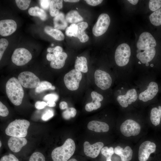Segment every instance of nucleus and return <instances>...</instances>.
<instances>
[{
	"mask_svg": "<svg viewBox=\"0 0 161 161\" xmlns=\"http://www.w3.org/2000/svg\"><path fill=\"white\" fill-rule=\"evenodd\" d=\"M93 102L94 103L95 105L94 110H96L100 107L101 104L100 102L96 100Z\"/></svg>",
	"mask_w": 161,
	"mask_h": 161,
	"instance_id": "3c124183",
	"label": "nucleus"
},
{
	"mask_svg": "<svg viewBox=\"0 0 161 161\" xmlns=\"http://www.w3.org/2000/svg\"><path fill=\"white\" fill-rule=\"evenodd\" d=\"M91 96L92 99V102L96 100L100 102L102 101L103 99L102 95L95 91H93L91 92Z\"/></svg>",
	"mask_w": 161,
	"mask_h": 161,
	"instance_id": "c03bdc74",
	"label": "nucleus"
},
{
	"mask_svg": "<svg viewBox=\"0 0 161 161\" xmlns=\"http://www.w3.org/2000/svg\"><path fill=\"white\" fill-rule=\"evenodd\" d=\"M75 68L80 72L86 73L88 71L86 58L84 56L78 57L75 61Z\"/></svg>",
	"mask_w": 161,
	"mask_h": 161,
	"instance_id": "b1692460",
	"label": "nucleus"
},
{
	"mask_svg": "<svg viewBox=\"0 0 161 161\" xmlns=\"http://www.w3.org/2000/svg\"><path fill=\"white\" fill-rule=\"evenodd\" d=\"M54 115L53 111L51 109L47 110L41 116L42 120L46 121L52 117Z\"/></svg>",
	"mask_w": 161,
	"mask_h": 161,
	"instance_id": "ea45409f",
	"label": "nucleus"
},
{
	"mask_svg": "<svg viewBox=\"0 0 161 161\" xmlns=\"http://www.w3.org/2000/svg\"><path fill=\"white\" fill-rule=\"evenodd\" d=\"M52 86L51 83L47 81H42L35 88V91L37 93H39L45 90L51 89Z\"/></svg>",
	"mask_w": 161,
	"mask_h": 161,
	"instance_id": "7c9ffc66",
	"label": "nucleus"
},
{
	"mask_svg": "<svg viewBox=\"0 0 161 161\" xmlns=\"http://www.w3.org/2000/svg\"><path fill=\"white\" fill-rule=\"evenodd\" d=\"M18 80L22 86L27 88H36L40 83L39 78L29 71L21 72L18 76Z\"/></svg>",
	"mask_w": 161,
	"mask_h": 161,
	"instance_id": "423d86ee",
	"label": "nucleus"
},
{
	"mask_svg": "<svg viewBox=\"0 0 161 161\" xmlns=\"http://www.w3.org/2000/svg\"><path fill=\"white\" fill-rule=\"evenodd\" d=\"M151 67L153 66V64H151Z\"/></svg>",
	"mask_w": 161,
	"mask_h": 161,
	"instance_id": "680f3d73",
	"label": "nucleus"
},
{
	"mask_svg": "<svg viewBox=\"0 0 161 161\" xmlns=\"http://www.w3.org/2000/svg\"><path fill=\"white\" fill-rule=\"evenodd\" d=\"M47 105V103L43 101H37L35 104V107L38 109H41L44 108Z\"/></svg>",
	"mask_w": 161,
	"mask_h": 161,
	"instance_id": "49530a36",
	"label": "nucleus"
},
{
	"mask_svg": "<svg viewBox=\"0 0 161 161\" xmlns=\"http://www.w3.org/2000/svg\"><path fill=\"white\" fill-rule=\"evenodd\" d=\"M8 45V42L5 38L0 39V60L1 59Z\"/></svg>",
	"mask_w": 161,
	"mask_h": 161,
	"instance_id": "58836bf2",
	"label": "nucleus"
},
{
	"mask_svg": "<svg viewBox=\"0 0 161 161\" xmlns=\"http://www.w3.org/2000/svg\"><path fill=\"white\" fill-rule=\"evenodd\" d=\"M75 149L74 140L68 138L63 145L53 149L51 153L52 158L53 161H67L73 154Z\"/></svg>",
	"mask_w": 161,
	"mask_h": 161,
	"instance_id": "f03ea898",
	"label": "nucleus"
},
{
	"mask_svg": "<svg viewBox=\"0 0 161 161\" xmlns=\"http://www.w3.org/2000/svg\"><path fill=\"white\" fill-rule=\"evenodd\" d=\"M87 128L90 130L98 132H106L109 130V126L107 124L96 120L89 122L88 124Z\"/></svg>",
	"mask_w": 161,
	"mask_h": 161,
	"instance_id": "aec40b11",
	"label": "nucleus"
},
{
	"mask_svg": "<svg viewBox=\"0 0 161 161\" xmlns=\"http://www.w3.org/2000/svg\"><path fill=\"white\" fill-rule=\"evenodd\" d=\"M78 30V27L77 24H72L66 28L65 33L68 36L75 37L77 33Z\"/></svg>",
	"mask_w": 161,
	"mask_h": 161,
	"instance_id": "72a5a7b5",
	"label": "nucleus"
},
{
	"mask_svg": "<svg viewBox=\"0 0 161 161\" xmlns=\"http://www.w3.org/2000/svg\"><path fill=\"white\" fill-rule=\"evenodd\" d=\"M52 46H53V44H52Z\"/></svg>",
	"mask_w": 161,
	"mask_h": 161,
	"instance_id": "0e129e2a",
	"label": "nucleus"
},
{
	"mask_svg": "<svg viewBox=\"0 0 161 161\" xmlns=\"http://www.w3.org/2000/svg\"><path fill=\"white\" fill-rule=\"evenodd\" d=\"M145 65L146 66H148L149 65V64L148 63H147L145 64Z\"/></svg>",
	"mask_w": 161,
	"mask_h": 161,
	"instance_id": "bf43d9fd",
	"label": "nucleus"
},
{
	"mask_svg": "<svg viewBox=\"0 0 161 161\" xmlns=\"http://www.w3.org/2000/svg\"><path fill=\"white\" fill-rule=\"evenodd\" d=\"M138 63L139 64H141V63H140V61H139V62H138Z\"/></svg>",
	"mask_w": 161,
	"mask_h": 161,
	"instance_id": "e2e57ef3",
	"label": "nucleus"
},
{
	"mask_svg": "<svg viewBox=\"0 0 161 161\" xmlns=\"http://www.w3.org/2000/svg\"><path fill=\"white\" fill-rule=\"evenodd\" d=\"M77 24L78 27V30L75 37L78 38L81 42H86L88 40L89 37L84 31L88 27L87 23L83 21L78 23Z\"/></svg>",
	"mask_w": 161,
	"mask_h": 161,
	"instance_id": "412c9836",
	"label": "nucleus"
},
{
	"mask_svg": "<svg viewBox=\"0 0 161 161\" xmlns=\"http://www.w3.org/2000/svg\"><path fill=\"white\" fill-rule=\"evenodd\" d=\"M161 118V106H159L158 108L154 107L151 111L150 120L152 123L156 126L160 123Z\"/></svg>",
	"mask_w": 161,
	"mask_h": 161,
	"instance_id": "393cba45",
	"label": "nucleus"
},
{
	"mask_svg": "<svg viewBox=\"0 0 161 161\" xmlns=\"http://www.w3.org/2000/svg\"><path fill=\"white\" fill-rule=\"evenodd\" d=\"M161 7V0H151L149 3V7L152 11H155Z\"/></svg>",
	"mask_w": 161,
	"mask_h": 161,
	"instance_id": "f704fd0d",
	"label": "nucleus"
},
{
	"mask_svg": "<svg viewBox=\"0 0 161 161\" xmlns=\"http://www.w3.org/2000/svg\"><path fill=\"white\" fill-rule=\"evenodd\" d=\"M141 130L140 125L131 119L127 120L121 125L120 131L124 136L129 137L135 136L140 133Z\"/></svg>",
	"mask_w": 161,
	"mask_h": 161,
	"instance_id": "1a4fd4ad",
	"label": "nucleus"
},
{
	"mask_svg": "<svg viewBox=\"0 0 161 161\" xmlns=\"http://www.w3.org/2000/svg\"><path fill=\"white\" fill-rule=\"evenodd\" d=\"M131 54L130 48L128 44L123 43L119 45L115 53L116 64L120 66L126 65L129 62Z\"/></svg>",
	"mask_w": 161,
	"mask_h": 161,
	"instance_id": "20e7f679",
	"label": "nucleus"
},
{
	"mask_svg": "<svg viewBox=\"0 0 161 161\" xmlns=\"http://www.w3.org/2000/svg\"><path fill=\"white\" fill-rule=\"evenodd\" d=\"M9 114V111L7 107L3 103L0 102V115L5 117L7 116Z\"/></svg>",
	"mask_w": 161,
	"mask_h": 161,
	"instance_id": "37998d69",
	"label": "nucleus"
},
{
	"mask_svg": "<svg viewBox=\"0 0 161 161\" xmlns=\"http://www.w3.org/2000/svg\"><path fill=\"white\" fill-rule=\"evenodd\" d=\"M47 103V105L49 107H54L56 105L55 102L53 101H48Z\"/></svg>",
	"mask_w": 161,
	"mask_h": 161,
	"instance_id": "603ef678",
	"label": "nucleus"
},
{
	"mask_svg": "<svg viewBox=\"0 0 161 161\" xmlns=\"http://www.w3.org/2000/svg\"><path fill=\"white\" fill-rule=\"evenodd\" d=\"M67 57V55L66 53L62 52L54 60L51 61L50 66L55 69H58L61 68L64 66Z\"/></svg>",
	"mask_w": 161,
	"mask_h": 161,
	"instance_id": "5701e85b",
	"label": "nucleus"
},
{
	"mask_svg": "<svg viewBox=\"0 0 161 161\" xmlns=\"http://www.w3.org/2000/svg\"><path fill=\"white\" fill-rule=\"evenodd\" d=\"M101 152V154L106 157V161H112V157L114 153V150L112 147L109 148L107 146L105 147L102 148Z\"/></svg>",
	"mask_w": 161,
	"mask_h": 161,
	"instance_id": "2f4dec72",
	"label": "nucleus"
},
{
	"mask_svg": "<svg viewBox=\"0 0 161 161\" xmlns=\"http://www.w3.org/2000/svg\"><path fill=\"white\" fill-rule=\"evenodd\" d=\"M104 145L102 142H97L91 145L88 141L83 144L84 151L85 155L92 158L96 157Z\"/></svg>",
	"mask_w": 161,
	"mask_h": 161,
	"instance_id": "ddd939ff",
	"label": "nucleus"
},
{
	"mask_svg": "<svg viewBox=\"0 0 161 161\" xmlns=\"http://www.w3.org/2000/svg\"><path fill=\"white\" fill-rule=\"evenodd\" d=\"M59 107L61 110L67 109L68 108V105L67 103L64 101L61 102L59 104Z\"/></svg>",
	"mask_w": 161,
	"mask_h": 161,
	"instance_id": "8fccbe9b",
	"label": "nucleus"
},
{
	"mask_svg": "<svg viewBox=\"0 0 161 161\" xmlns=\"http://www.w3.org/2000/svg\"><path fill=\"white\" fill-rule=\"evenodd\" d=\"M17 28L16 22L12 19H6L0 21V34L3 36L12 34Z\"/></svg>",
	"mask_w": 161,
	"mask_h": 161,
	"instance_id": "2eb2a0df",
	"label": "nucleus"
},
{
	"mask_svg": "<svg viewBox=\"0 0 161 161\" xmlns=\"http://www.w3.org/2000/svg\"><path fill=\"white\" fill-rule=\"evenodd\" d=\"M67 21L72 24H75L82 22L83 17L75 10H71L69 12L65 17Z\"/></svg>",
	"mask_w": 161,
	"mask_h": 161,
	"instance_id": "a878e982",
	"label": "nucleus"
},
{
	"mask_svg": "<svg viewBox=\"0 0 161 161\" xmlns=\"http://www.w3.org/2000/svg\"><path fill=\"white\" fill-rule=\"evenodd\" d=\"M27 143V140L24 137H11L8 140V145L12 151L17 153L20 151Z\"/></svg>",
	"mask_w": 161,
	"mask_h": 161,
	"instance_id": "f3484780",
	"label": "nucleus"
},
{
	"mask_svg": "<svg viewBox=\"0 0 161 161\" xmlns=\"http://www.w3.org/2000/svg\"><path fill=\"white\" fill-rule=\"evenodd\" d=\"M94 78L95 84L102 90H106L110 87L112 79L108 73L100 70H97L94 73Z\"/></svg>",
	"mask_w": 161,
	"mask_h": 161,
	"instance_id": "9d476101",
	"label": "nucleus"
},
{
	"mask_svg": "<svg viewBox=\"0 0 161 161\" xmlns=\"http://www.w3.org/2000/svg\"><path fill=\"white\" fill-rule=\"evenodd\" d=\"M85 1L89 5L92 6H97L101 3L103 0H86Z\"/></svg>",
	"mask_w": 161,
	"mask_h": 161,
	"instance_id": "de8ad7c7",
	"label": "nucleus"
},
{
	"mask_svg": "<svg viewBox=\"0 0 161 161\" xmlns=\"http://www.w3.org/2000/svg\"><path fill=\"white\" fill-rule=\"evenodd\" d=\"M15 1L17 7L20 9L25 10L28 8L31 0H16Z\"/></svg>",
	"mask_w": 161,
	"mask_h": 161,
	"instance_id": "c9c22d12",
	"label": "nucleus"
},
{
	"mask_svg": "<svg viewBox=\"0 0 161 161\" xmlns=\"http://www.w3.org/2000/svg\"><path fill=\"white\" fill-rule=\"evenodd\" d=\"M158 91L157 84L155 82H151L147 89L140 94L139 98L143 102L147 101L155 97Z\"/></svg>",
	"mask_w": 161,
	"mask_h": 161,
	"instance_id": "dca6fc26",
	"label": "nucleus"
},
{
	"mask_svg": "<svg viewBox=\"0 0 161 161\" xmlns=\"http://www.w3.org/2000/svg\"><path fill=\"white\" fill-rule=\"evenodd\" d=\"M110 23V18L107 14L103 13L100 14L92 28L93 35L98 37L104 34L107 30Z\"/></svg>",
	"mask_w": 161,
	"mask_h": 161,
	"instance_id": "0eeeda50",
	"label": "nucleus"
},
{
	"mask_svg": "<svg viewBox=\"0 0 161 161\" xmlns=\"http://www.w3.org/2000/svg\"><path fill=\"white\" fill-rule=\"evenodd\" d=\"M76 110L73 107H70L67 109L62 113L63 117L66 120H69L71 117H75L76 114Z\"/></svg>",
	"mask_w": 161,
	"mask_h": 161,
	"instance_id": "473e14b6",
	"label": "nucleus"
},
{
	"mask_svg": "<svg viewBox=\"0 0 161 161\" xmlns=\"http://www.w3.org/2000/svg\"><path fill=\"white\" fill-rule=\"evenodd\" d=\"M64 1L65 2H76L79 1V0H64Z\"/></svg>",
	"mask_w": 161,
	"mask_h": 161,
	"instance_id": "6e6d98bb",
	"label": "nucleus"
},
{
	"mask_svg": "<svg viewBox=\"0 0 161 161\" xmlns=\"http://www.w3.org/2000/svg\"><path fill=\"white\" fill-rule=\"evenodd\" d=\"M123 88H122V89H123Z\"/></svg>",
	"mask_w": 161,
	"mask_h": 161,
	"instance_id": "69168bd1",
	"label": "nucleus"
},
{
	"mask_svg": "<svg viewBox=\"0 0 161 161\" xmlns=\"http://www.w3.org/2000/svg\"><path fill=\"white\" fill-rule=\"evenodd\" d=\"M29 161H45L44 155L40 152L33 153L30 156Z\"/></svg>",
	"mask_w": 161,
	"mask_h": 161,
	"instance_id": "e433bc0d",
	"label": "nucleus"
},
{
	"mask_svg": "<svg viewBox=\"0 0 161 161\" xmlns=\"http://www.w3.org/2000/svg\"><path fill=\"white\" fill-rule=\"evenodd\" d=\"M128 1L131 4L133 5H135L137 4L139 1L137 0H129Z\"/></svg>",
	"mask_w": 161,
	"mask_h": 161,
	"instance_id": "864d4df0",
	"label": "nucleus"
},
{
	"mask_svg": "<svg viewBox=\"0 0 161 161\" xmlns=\"http://www.w3.org/2000/svg\"><path fill=\"white\" fill-rule=\"evenodd\" d=\"M51 1L49 0H41L39 1L41 7L45 10L48 9L50 7Z\"/></svg>",
	"mask_w": 161,
	"mask_h": 161,
	"instance_id": "a18cd8bd",
	"label": "nucleus"
},
{
	"mask_svg": "<svg viewBox=\"0 0 161 161\" xmlns=\"http://www.w3.org/2000/svg\"><path fill=\"white\" fill-rule=\"evenodd\" d=\"M52 29V27H51L47 26L45 27L44 30L45 32H46L49 31Z\"/></svg>",
	"mask_w": 161,
	"mask_h": 161,
	"instance_id": "5fc2aeb1",
	"label": "nucleus"
},
{
	"mask_svg": "<svg viewBox=\"0 0 161 161\" xmlns=\"http://www.w3.org/2000/svg\"><path fill=\"white\" fill-rule=\"evenodd\" d=\"M6 91L10 101L16 106L22 103L24 96V91L18 79L15 77L10 78L6 85Z\"/></svg>",
	"mask_w": 161,
	"mask_h": 161,
	"instance_id": "f257e3e1",
	"label": "nucleus"
},
{
	"mask_svg": "<svg viewBox=\"0 0 161 161\" xmlns=\"http://www.w3.org/2000/svg\"><path fill=\"white\" fill-rule=\"evenodd\" d=\"M156 42L153 36L150 33L144 32L140 35L137 44V50H144L156 46Z\"/></svg>",
	"mask_w": 161,
	"mask_h": 161,
	"instance_id": "9b49d317",
	"label": "nucleus"
},
{
	"mask_svg": "<svg viewBox=\"0 0 161 161\" xmlns=\"http://www.w3.org/2000/svg\"><path fill=\"white\" fill-rule=\"evenodd\" d=\"M63 1L62 0L51 1L49 12L51 16L55 17L59 14V10L63 7Z\"/></svg>",
	"mask_w": 161,
	"mask_h": 161,
	"instance_id": "bb28decb",
	"label": "nucleus"
},
{
	"mask_svg": "<svg viewBox=\"0 0 161 161\" xmlns=\"http://www.w3.org/2000/svg\"><path fill=\"white\" fill-rule=\"evenodd\" d=\"M28 13L31 16L39 17L43 21H45L47 19V16L45 11L38 7L30 8L28 10Z\"/></svg>",
	"mask_w": 161,
	"mask_h": 161,
	"instance_id": "cd10ccee",
	"label": "nucleus"
},
{
	"mask_svg": "<svg viewBox=\"0 0 161 161\" xmlns=\"http://www.w3.org/2000/svg\"><path fill=\"white\" fill-rule=\"evenodd\" d=\"M58 98V96L56 94L54 93H51L47 94L45 96L43 99L46 101H53L55 102L56 101Z\"/></svg>",
	"mask_w": 161,
	"mask_h": 161,
	"instance_id": "a19ab883",
	"label": "nucleus"
},
{
	"mask_svg": "<svg viewBox=\"0 0 161 161\" xmlns=\"http://www.w3.org/2000/svg\"><path fill=\"white\" fill-rule=\"evenodd\" d=\"M82 77L80 72L75 69H72L64 76V80L65 85L70 90H76L79 88Z\"/></svg>",
	"mask_w": 161,
	"mask_h": 161,
	"instance_id": "39448f33",
	"label": "nucleus"
},
{
	"mask_svg": "<svg viewBox=\"0 0 161 161\" xmlns=\"http://www.w3.org/2000/svg\"><path fill=\"white\" fill-rule=\"evenodd\" d=\"M45 32L56 40L62 41L64 38L63 33L59 30L52 29L49 31L46 32Z\"/></svg>",
	"mask_w": 161,
	"mask_h": 161,
	"instance_id": "c756f323",
	"label": "nucleus"
},
{
	"mask_svg": "<svg viewBox=\"0 0 161 161\" xmlns=\"http://www.w3.org/2000/svg\"><path fill=\"white\" fill-rule=\"evenodd\" d=\"M151 23L155 26L161 25V8L154 11L149 16Z\"/></svg>",
	"mask_w": 161,
	"mask_h": 161,
	"instance_id": "c85d7f7f",
	"label": "nucleus"
},
{
	"mask_svg": "<svg viewBox=\"0 0 161 161\" xmlns=\"http://www.w3.org/2000/svg\"><path fill=\"white\" fill-rule=\"evenodd\" d=\"M156 146L155 143L145 141L140 145L138 151V159L140 161H146L150 154L154 152Z\"/></svg>",
	"mask_w": 161,
	"mask_h": 161,
	"instance_id": "f8f14e48",
	"label": "nucleus"
},
{
	"mask_svg": "<svg viewBox=\"0 0 161 161\" xmlns=\"http://www.w3.org/2000/svg\"><path fill=\"white\" fill-rule=\"evenodd\" d=\"M137 98L136 91L135 89H133L128 90L125 95L118 96L117 99L121 106L126 107L129 105L136 101Z\"/></svg>",
	"mask_w": 161,
	"mask_h": 161,
	"instance_id": "4468645a",
	"label": "nucleus"
},
{
	"mask_svg": "<svg viewBox=\"0 0 161 161\" xmlns=\"http://www.w3.org/2000/svg\"><path fill=\"white\" fill-rule=\"evenodd\" d=\"M55 89V87L54 86H52V87H51V90H54Z\"/></svg>",
	"mask_w": 161,
	"mask_h": 161,
	"instance_id": "13d9d810",
	"label": "nucleus"
},
{
	"mask_svg": "<svg viewBox=\"0 0 161 161\" xmlns=\"http://www.w3.org/2000/svg\"><path fill=\"white\" fill-rule=\"evenodd\" d=\"M138 51V50H137ZM137 52V57L143 64L151 61L155 56L156 50L154 47H150L144 50Z\"/></svg>",
	"mask_w": 161,
	"mask_h": 161,
	"instance_id": "a211bd4d",
	"label": "nucleus"
},
{
	"mask_svg": "<svg viewBox=\"0 0 161 161\" xmlns=\"http://www.w3.org/2000/svg\"><path fill=\"white\" fill-rule=\"evenodd\" d=\"M0 161H19V160L14 155L10 154L3 156Z\"/></svg>",
	"mask_w": 161,
	"mask_h": 161,
	"instance_id": "79ce46f5",
	"label": "nucleus"
},
{
	"mask_svg": "<svg viewBox=\"0 0 161 161\" xmlns=\"http://www.w3.org/2000/svg\"><path fill=\"white\" fill-rule=\"evenodd\" d=\"M64 14L60 12L53 18L54 27L58 30H64L67 27L68 24Z\"/></svg>",
	"mask_w": 161,
	"mask_h": 161,
	"instance_id": "4be33fe9",
	"label": "nucleus"
},
{
	"mask_svg": "<svg viewBox=\"0 0 161 161\" xmlns=\"http://www.w3.org/2000/svg\"><path fill=\"white\" fill-rule=\"evenodd\" d=\"M31 53L27 49L20 48L16 49L11 57L13 62L18 66H22L28 63L32 59Z\"/></svg>",
	"mask_w": 161,
	"mask_h": 161,
	"instance_id": "6e6552de",
	"label": "nucleus"
},
{
	"mask_svg": "<svg viewBox=\"0 0 161 161\" xmlns=\"http://www.w3.org/2000/svg\"><path fill=\"white\" fill-rule=\"evenodd\" d=\"M63 50V48L59 46H56L54 48L49 47L47 49V51L49 53L52 52V53L51 54H52L55 58L62 52Z\"/></svg>",
	"mask_w": 161,
	"mask_h": 161,
	"instance_id": "4c0bfd02",
	"label": "nucleus"
},
{
	"mask_svg": "<svg viewBox=\"0 0 161 161\" xmlns=\"http://www.w3.org/2000/svg\"><path fill=\"white\" fill-rule=\"evenodd\" d=\"M30 122L26 120L16 119L11 122L5 130L6 134L9 136L24 137L27 136Z\"/></svg>",
	"mask_w": 161,
	"mask_h": 161,
	"instance_id": "7ed1b4c3",
	"label": "nucleus"
},
{
	"mask_svg": "<svg viewBox=\"0 0 161 161\" xmlns=\"http://www.w3.org/2000/svg\"><path fill=\"white\" fill-rule=\"evenodd\" d=\"M95 105L93 102L87 103L85 106V109L86 111L89 112L94 110Z\"/></svg>",
	"mask_w": 161,
	"mask_h": 161,
	"instance_id": "09e8293b",
	"label": "nucleus"
},
{
	"mask_svg": "<svg viewBox=\"0 0 161 161\" xmlns=\"http://www.w3.org/2000/svg\"><path fill=\"white\" fill-rule=\"evenodd\" d=\"M67 161H78L76 159L74 158L71 159Z\"/></svg>",
	"mask_w": 161,
	"mask_h": 161,
	"instance_id": "4d7b16f0",
	"label": "nucleus"
},
{
	"mask_svg": "<svg viewBox=\"0 0 161 161\" xmlns=\"http://www.w3.org/2000/svg\"><path fill=\"white\" fill-rule=\"evenodd\" d=\"M114 153L120 157L122 161H129L132 158L133 151L129 146L124 149L120 146H116L114 148Z\"/></svg>",
	"mask_w": 161,
	"mask_h": 161,
	"instance_id": "6ab92c4d",
	"label": "nucleus"
},
{
	"mask_svg": "<svg viewBox=\"0 0 161 161\" xmlns=\"http://www.w3.org/2000/svg\"><path fill=\"white\" fill-rule=\"evenodd\" d=\"M0 147H1V141H0Z\"/></svg>",
	"mask_w": 161,
	"mask_h": 161,
	"instance_id": "052dcab7",
	"label": "nucleus"
}]
</instances>
